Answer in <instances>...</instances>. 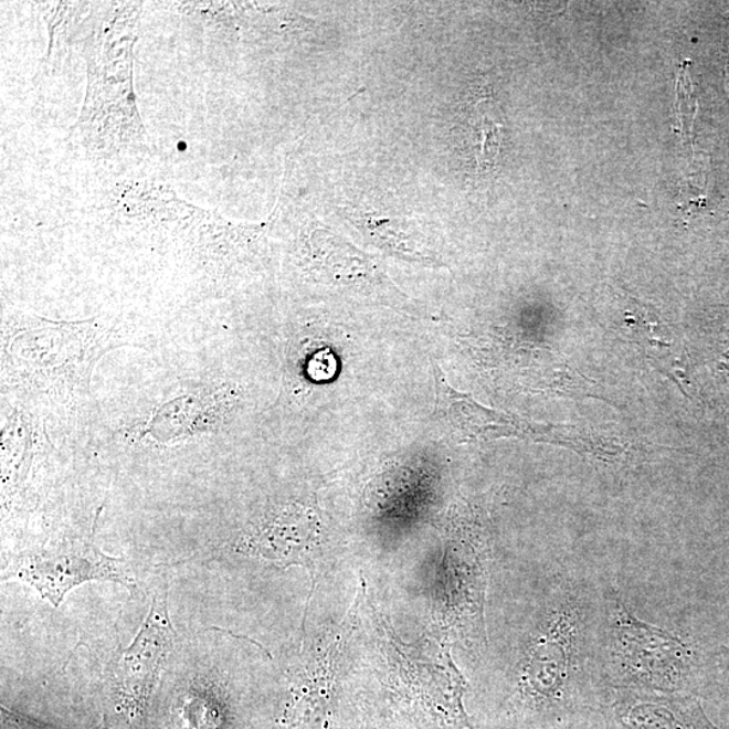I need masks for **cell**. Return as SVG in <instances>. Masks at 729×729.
Here are the masks:
<instances>
[{"label": "cell", "instance_id": "6", "mask_svg": "<svg viewBox=\"0 0 729 729\" xmlns=\"http://www.w3.org/2000/svg\"><path fill=\"white\" fill-rule=\"evenodd\" d=\"M471 142L479 173H489L500 162L506 126L500 109L488 95L478 96L469 115Z\"/></svg>", "mask_w": 729, "mask_h": 729}, {"label": "cell", "instance_id": "2", "mask_svg": "<svg viewBox=\"0 0 729 729\" xmlns=\"http://www.w3.org/2000/svg\"><path fill=\"white\" fill-rule=\"evenodd\" d=\"M3 579L29 583L56 608L66 593L85 582H118L130 591L137 588L126 559L108 557L93 542L49 546L29 552L15 558L6 570Z\"/></svg>", "mask_w": 729, "mask_h": 729}, {"label": "cell", "instance_id": "5", "mask_svg": "<svg viewBox=\"0 0 729 729\" xmlns=\"http://www.w3.org/2000/svg\"><path fill=\"white\" fill-rule=\"evenodd\" d=\"M435 380L436 422L447 430L455 442L490 441L496 437L516 436L521 440L549 437L545 427L521 421L507 413L485 409L469 394L455 391L448 385L440 364L433 363Z\"/></svg>", "mask_w": 729, "mask_h": 729}, {"label": "cell", "instance_id": "4", "mask_svg": "<svg viewBox=\"0 0 729 729\" xmlns=\"http://www.w3.org/2000/svg\"><path fill=\"white\" fill-rule=\"evenodd\" d=\"M601 729H717L695 697L611 688Z\"/></svg>", "mask_w": 729, "mask_h": 729}, {"label": "cell", "instance_id": "7", "mask_svg": "<svg viewBox=\"0 0 729 729\" xmlns=\"http://www.w3.org/2000/svg\"><path fill=\"white\" fill-rule=\"evenodd\" d=\"M207 418L205 404L202 400L191 397L181 398L166 404L156 413L150 423V433L158 440L187 435L198 430Z\"/></svg>", "mask_w": 729, "mask_h": 729}, {"label": "cell", "instance_id": "3", "mask_svg": "<svg viewBox=\"0 0 729 729\" xmlns=\"http://www.w3.org/2000/svg\"><path fill=\"white\" fill-rule=\"evenodd\" d=\"M176 636L163 587L162 592L154 595L149 615L136 640L115 661L114 672L122 696L133 707L142 708L148 701Z\"/></svg>", "mask_w": 729, "mask_h": 729}, {"label": "cell", "instance_id": "1", "mask_svg": "<svg viewBox=\"0 0 729 729\" xmlns=\"http://www.w3.org/2000/svg\"><path fill=\"white\" fill-rule=\"evenodd\" d=\"M603 652L611 688L683 693L689 647L670 632L632 615L613 591L604 593Z\"/></svg>", "mask_w": 729, "mask_h": 729}]
</instances>
